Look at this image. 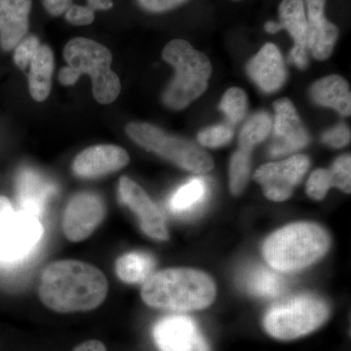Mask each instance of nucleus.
<instances>
[{"label": "nucleus", "mask_w": 351, "mask_h": 351, "mask_svg": "<svg viewBox=\"0 0 351 351\" xmlns=\"http://www.w3.org/2000/svg\"><path fill=\"white\" fill-rule=\"evenodd\" d=\"M108 281L100 269L80 261H59L41 274L39 297L58 313L92 311L105 301Z\"/></svg>", "instance_id": "1"}, {"label": "nucleus", "mask_w": 351, "mask_h": 351, "mask_svg": "<svg viewBox=\"0 0 351 351\" xmlns=\"http://www.w3.org/2000/svg\"><path fill=\"white\" fill-rule=\"evenodd\" d=\"M215 295L213 279L191 269L161 270L152 274L142 289L145 304L173 311L206 308L214 302Z\"/></svg>", "instance_id": "2"}, {"label": "nucleus", "mask_w": 351, "mask_h": 351, "mask_svg": "<svg viewBox=\"0 0 351 351\" xmlns=\"http://www.w3.org/2000/svg\"><path fill=\"white\" fill-rule=\"evenodd\" d=\"M331 239L326 230L313 223L284 226L267 237L263 255L272 269L295 271L308 267L326 254Z\"/></svg>", "instance_id": "3"}, {"label": "nucleus", "mask_w": 351, "mask_h": 351, "mask_svg": "<svg viewBox=\"0 0 351 351\" xmlns=\"http://www.w3.org/2000/svg\"><path fill=\"white\" fill-rule=\"evenodd\" d=\"M162 58L176 71L175 78L164 94V103L173 110H182L207 89L212 73L211 62L206 55L182 39L170 41L164 47Z\"/></svg>", "instance_id": "4"}, {"label": "nucleus", "mask_w": 351, "mask_h": 351, "mask_svg": "<svg viewBox=\"0 0 351 351\" xmlns=\"http://www.w3.org/2000/svg\"><path fill=\"white\" fill-rule=\"evenodd\" d=\"M64 57L80 75L91 76L94 98L98 103L108 105L117 100L121 85L110 69L112 55L106 46L89 38H73L64 46Z\"/></svg>", "instance_id": "5"}, {"label": "nucleus", "mask_w": 351, "mask_h": 351, "mask_svg": "<svg viewBox=\"0 0 351 351\" xmlns=\"http://www.w3.org/2000/svg\"><path fill=\"white\" fill-rule=\"evenodd\" d=\"M326 302L313 295H300L272 306L263 320L265 331L283 341L304 336L329 317Z\"/></svg>", "instance_id": "6"}, {"label": "nucleus", "mask_w": 351, "mask_h": 351, "mask_svg": "<svg viewBox=\"0 0 351 351\" xmlns=\"http://www.w3.org/2000/svg\"><path fill=\"white\" fill-rule=\"evenodd\" d=\"M126 132L138 145L172 161L182 169L201 174L214 168L213 159L206 152L189 141L168 135L152 124L132 122L127 125Z\"/></svg>", "instance_id": "7"}, {"label": "nucleus", "mask_w": 351, "mask_h": 351, "mask_svg": "<svg viewBox=\"0 0 351 351\" xmlns=\"http://www.w3.org/2000/svg\"><path fill=\"white\" fill-rule=\"evenodd\" d=\"M43 237L38 217L27 212H15L0 226V262H22L34 253Z\"/></svg>", "instance_id": "8"}, {"label": "nucleus", "mask_w": 351, "mask_h": 351, "mask_svg": "<svg viewBox=\"0 0 351 351\" xmlns=\"http://www.w3.org/2000/svg\"><path fill=\"white\" fill-rule=\"evenodd\" d=\"M308 168L309 159L298 154L286 160L261 166L254 178L262 184L269 199L280 202L292 195L293 189L302 181Z\"/></svg>", "instance_id": "9"}, {"label": "nucleus", "mask_w": 351, "mask_h": 351, "mask_svg": "<svg viewBox=\"0 0 351 351\" xmlns=\"http://www.w3.org/2000/svg\"><path fill=\"white\" fill-rule=\"evenodd\" d=\"M105 204L92 193H77L64 210L63 230L66 239L80 242L89 237L105 218Z\"/></svg>", "instance_id": "10"}, {"label": "nucleus", "mask_w": 351, "mask_h": 351, "mask_svg": "<svg viewBox=\"0 0 351 351\" xmlns=\"http://www.w3.org/2000/svg\"><path fill=\"white\" fill-rule=\"evenodd\" d=\"M154 339L160 351H210L195 321L188 316L170 315L159 320Z\"/></svg>", "instance_id": "11"}, {"label": "nucleus", "mask_w": 351, "mask_h": 351, "mask_svg": "<svg viewBox=\"0 0 351 351\" xmlns=\"http://www.w3.org/2000/svg\"><path fill=\"white\" fill-rule=\"evenodd\" d=\"M119 195L124 204L137 215L145 234L163 241L169 239L163 214L137 182L132 181L130 178L122 177L119 182Z\"/></svg>", "instance_id": "12"}, {"label": "nucleus", "mask_w": 351, "mask_h": 351, "mask_svg": "<svg viewBox=\"0 0 351 351\" xmlns=\"http://www.w3.org/2000/svg\"><path fill=\"white\" fill-rule=\"evenodd\" d=\"M276 110L274 142L269 152L272 156H286L306 147L308 134L302 126L297 110L289 99H281L274 105Z\"/></svg>", "instance_id": "13"}, {"label": "nucleus", "mask_w": 351, "mask_h": 351, "mask_svg": "<svg viewBox=\"0 0 351 351\" xmlns=\"http://www.w3.org/2000/svg\"><path fill=\"white\" fill-rule=\"evenodd\" d=\"M125 149L114 145H100L88 147L73 161V171L82 178H96L121 169L128 164Z\"/></svg>", "instance_id": "14"}, {"label": "nucleus", "mask_w": 351, "mask_h": 351, "mask_svg": "<svg viewBox=\"0 0 351 351\" xmlns=\"http://www.w3.org/2000/svg\"><path fill=\"white\" fill-rule=\"evenodd\" d=\"M249 75L265 93L279 89L286 80L282 55L274 44L267 43L247 66Z\"/></svg>", "instance_id": "15"}, {"label": "nucleus", "mask_w": 351, "mask_h": 351, "mask_svg": "<svg viewBox=\"0 0 351 351\" xmlns=\"http://www.w3.org/2000/svg\"><path fill=\"white\" fill-rule=\"evenodd\" d=\"M279 18L283 29L289 32L295 41L290 51V61L304 69L308 64L307 58V20L304 0H283L279 6Z\"/></svg>", "instance_id": "16"}, {"label": "nucleus", "mask_w": 351, "mask_h": 351, "mask_svg": "<svg viewBox=\"0 0 351 351\" xmlns=\"http://www.w3.org/2000/svg\"><path fill=\"white\" fill-rule=\"evenodd\" d=\"M32 0H0V45L12 50L29 29Z\"/></svg>", "instance_id": "17"}, {"label": "nucleus", "mask_w": 351, "mask_h": 351, "mask_svg": "<svg viewBox=\"0 0 351 351\" xmlns=\"http://www.w3.org/2000/svg\"><path fill=\"white\" fill-rule=\"evenodd\" d=\"M16 193L19 210L40 218L48 200L56 193V186L36 171L25 169L18 175Z\"/></svg>", "instance_id": "18"}, {"label": "nucleus", "mask_w": 351, "mask_h": 351, "mask_svg": "<svg viewBox=\"0 0 351 351\" xmlns=\"http://www.w3.org/2000/svg\"><path fill=\"white\" fill-rule=\"evenodd\" d=\"M325 12H307V49L315 59L331 56L339 38V29L325 17Z\"/></svg>", "instance_id": "19"}, {"label": "nucleus", "mask_w": 351, "mask_h": 351, "mask_svg": "<svg viewBox=\"0 0 351 351\" xmlns=\"http://www.w3.org/2000/svg\"><path fill=\"white\" fill-rule=\"evenodd\" d=\"M311 97L318 105L334 108L341 115L351 113V94L346 80L339 75H329L317 80L311 89Z\"/></svg>", "instance_id": "20"}, {"label": "nucleus", "mask_w": 351, "mask_h": 351, "mask_svg": "<svg viewBox=\"0 0 351 351\" xmlns=\"http://www.w3.org/2000/svg\"><path fill=\"white\" fill-rule=\"evenodd\" d=\"M280 272L271 267L256 265L245 271L242 285L256 297L274 299L282 295L287 288L285 277Z\"/></svg>", "instance_id": "21"}, {"label": "nucleus", "mask_w": 351, "mask_h": 351, "mask_svg": "<svg viewBox=\"0 0 351 351\" xmlns=\"http://www.w3.org/2000/svg\"><path fill=\"white\" fill-rule=\"evenodd\" d=\"M29 66V93L36 101H45L51 92L54 71V55L49 46L40 45Z\"/></svg>", "instance_id": "22"}, {"label": "nucleus", "mask_w": 351, "mask_h": 351, "mask_svg": "<svg viewBox=\"0 0 351 351\" xmlns=\"http://www.w3.org/2000/svg\"><path fill=\"white\" fill-rule=\"evenodd\" d=\"M208 195L209 186L206 180L193 178L173 193L168 207L172 213L179 216H191L204 206Z\"/></svg>", "instance_id": "23"}, {"label": "nucleus", "mask_w": 351, "mask_h": 351, "mask_svg": "<svg viewBox=\"0 0 351 351\" xmlns=\"http://www.w3.org/2000/svg\"><path fill=\"white\" fill-rule=\"evenodd\" d=\"M156 269V261L145 252H130L117 261V276L129 284L145 282Z\"/></svg>", "instance_id": "24"}, {"label": "nucleus", "mask_w": 351, "mask_h": 351, "mask_svg": "<svg viewBox=\"0 0 351 351\" xmlns=\"http://www.w3.org/2000/svg\"><path fill=\"white\" fill-rule=\"evenodd\" d=\"M272 121L269 113L260 112L248 119L239 135L240 149L251 152L269 135Z\"/></svg>", "instance_id": "25"}, {"label": "nucleus", "mask_w": 351, "mask_h": 351, "mask_svg": "<svg viewBox=\"0 0 351 351\" xmlns=\"http://www.w3.org/2000/svg\"><path fill=\"white\" fill-rule=\"evenodd\" d=\"M250 152L240 149L233 154L230 160V186L234 195H241L248 182L251 171Z\"/></svg>", "instance_id": "26"}, {"label": "nucleus", "mask_w": 351, "mask_h": 351, "mask_svg": "<svg viewBox=\"0 0 351 351\" xmlns=\"http://www.w3.org/2000/svg\"><path fill=\"white\" fill-rule=\"evenodd\" d=\"M219 108L232 123L241 121L247 112L246 94L240 88H230L223 95Z\"/></svg>", "instance_id": "27"}, {"label": "nucleus", "mask_w": 351, "mask_h": 351, "mask_svg": "<svg viewBox=\"0 0 351 351\" xmlns=\"http://www.w3.org/2000/svg\"><path fill=\"white\" fill-rule=\"evenodd\" d=\"M233 137V129L228 125H216L203 129L198 134V142L203 147H219L228 144Z\"/></svg>", "instance_id": "28"}, {"label": "nucleus", "mask_w": 351, "mask_h": 351, "mask_svg": "<svg viewBox=\"0 0 351 351\" xmlns=\"http://www.w3.org/2000/svg\"><path fill=\"white\" fill-rule=\"evenodd\" d=\"M329 171L332 186L341 189L343 193H350L351 157L350 154L339 157Z\"/></svg>", "instance_id": "29"}, {"label": "nucleus", "mask_w": 351, "mask_h": 351, "mask_svg": "<svg viewBox=\"0 0 351 351\" xmlns=\"http://www.w3.org/2000/svg\"><path fill=\"white\" fill-rule=\"evenodd\" d=\"M332 182L330 171L317 169L313 172L306 184L307 195L314 200H321L326 196L328 191L332 188Z\"/></svg>", "instance_id": "30"}, {"label": "nucleus", "mask_w": 351, "mask_h": 351, "mask_svg": "<svg viewBox=\"0 0 351 351\" xmlns=\"http://www.w3.org/2000/svg\"><path fill=\"white\" fill-rule=\"evenodd\" d=\"M40 47L39 39L34 36H29L21 40L15 47L14 62L23 71H25L31 64L32 59L36 56L38 48Z\"/></svg>", "instance_id": "31"}, {"label": "nucleus", "mask_w": 351, "mask_h": 351, "mask_svg": "<svg viewBox=\"0 0 351 351\" xmlns=\"http://www.w3.org/2000/svg\"><path fill=\"white\" fill-rule=\"evenodd\" d=\"M64 15L66 22L73 25H91L95 20V13L91 8L76 4H71Z\"/></svg>", "instance_id": "32"}, {"label": "nucleus", "mask_w": 351, "mask_h": 351, "mask_svg": "<svg viewBox=\"0 0 351 351\" xmlns=\"http://www.w3.org/2000/svg\"><path fill=\"white\" fill-rule=\"evenodd\" d=\"M322 140L325 144L337 147V149L345 147L350 141V129L346 124H339L338 126L334 127L324 133Z\"/></svg>", "instance_id": "33"}, {"label": "nucleus", "mask_w": 351, "mask_h": 351, "mask_svg": "<svg viewBox=\"0 0 351 351\" xmlns=\"http://www.w3.org/2000/svg\"><path fill=\"white\" fill-rule=\"evenodd\" d=\"M188 1L189 0H138V3L149 12L161 13L172 10Z\"/></svg>", "instance_id": "34"}, {"label": "nucleus", "mask_w": 351, "mask_h": 351, "mask_svg": "<svg viewBox=\"0 0 351 351\" xmlns=\"http://www.w3.org/2000/svg\"><path fill=\"white\" fill-rule=\"evenodd\" d=\"M41 1L45 10L54 17L64 15L69 6L73 4L71 0H41Z\"/></svg>", "instance_id": "35"}, {"label": "nucleus", "mask_w": 351, "mask_h": 351, "mask_svg": "<svg viewBox=\"0 0 351 351\" xmlns=\"http://www.w3.org/2000/svg\"><path fill=\"white\" fill-rule=\"evenodd\" d=\"M80 75L76 69L71 68V66H64L59 73L60 82L66 86H71L75 84L76 82L80 80Z\"/></svg>", "instance_id": "36"}, {"label": "nucleus", "mask_w": 351, "mask_h": 351, "mask_svg": "<svg viewBox=\"0 0 351 351\" xmlns=\"http://www.w3.org/2000/svg\"><path fill=\"white\" fill-rule=\"evenodd\" d=\"M15 212L11 201L5 196H0V226L12 217Z\"/></svg>", "instance_id": "37"}, {"label": "nucleus", "mask_w": 351, "mask_h": 351, "mask_svg": "<svg viewBox=\"0 0 351 351\" xmlns=\"http://www.w3.org/2000/svg\"><path fill=\"white\" fill-rule=\"evenodd\" d=\"M87 6L92 10L107 11L112 8V0H86Z\"/></svg>", "instance_id": "38"}, {"label": "nucleus", "mask_w": 351, "mask_h": 351, "mask_svg": "<svg viewBox=\"0 0 351 351\" xmlns=\"http://www.w3.org/2000/svg\"><path fill=\"white\" fill-rule=\"evenodd\" d=\"M73 351H107V350H106V346L101 341H89L78 346Z\"/></svg>", "instance_id": "39"}, {"label": "nucleus", "mask_w": 351, "mask_h": 351, "mask_svg": "<svg viewBox=\"0 0 351 351\" xmlns=\"http://www.w3.org/2000/svg\"><path fill=\"white\" fill-rule=\"evenodd\" d=\"M265 29L269 32V34H276V32H280L281 29H283L279 23L267 22L265 25Z\"/></svg>", "instance_id": "40"}, {"label": "nucleus", "mask_w": 351, "mask_h": 351, "mask_svg": "<svg viewBox=\"0 0 351 351\" xmlns=\"http://www.w3.org/2000/svg\"><path fill=\"white\" fill-rule=\"evenodd\" d=\"M232 1H241V0H232Z\"/></svg>", "instance_id": "41"}]
</instances>
